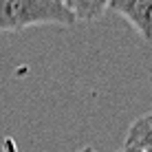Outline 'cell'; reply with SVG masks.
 I'll return each mask as SVG.
<instances>
[{"label":"cell","mask_w":152,"mask_h":152,"mask_svg":"<svg viewBox=\"0 0 152 152\" xmlns=\"http://www.w3.org/2000/svg\"><path fill=\"white\" fill-rule=\"evenodd\" d=\"M77 20L64 0H0V31H24L42 24L73 27Z\"/></svg>","instance_id":"cell-1"},{"label":"cell","mask_w":152,"mask_h":152,"mask_svg":"<svg viewBox=\"0 0 152 152\" xmlns=\"http://www.w3.org/2000/svg\"><path fill=\"white\" fill-rule=\"evenodd\" d=\"M121 152H137V150H130V148H121Z\"/></svg>","instance_id":"cell-6"},{"label":"cell","mask_w":152,"mask_h":152,"mask_svg":"<svg viewBox=\"0 0 152 152\" xmlns=\"http://www.w3.org/2000/svg\"><path fill=\"white\" fill-rule=\"evenodd\" d=\"M69 11L75 15V20L82 22H95L104 15L110 0H64Z\"/></svg>","instance_id":"cell-4"},{"label":"cell","mask_w":152,"mask_h":152,"mask_svg":"<svg viewBox=\"0 0 152 152\" xmlns=\"http://www.w3.org/2000/svg\"><path fill=\"white\" fill-rule=\"evenodd\" d=\"M75 152H97L93 145H84V148H80V150H75Z\"/></svg>","instance_id":"cell-5"},{"label":"cell","mask_w":152,"mask_h":152,"mask_svg":"<svg viewBox=\"0 0 152 152\" xmlns=\"http://www.w3.org/2000/svg\"><path fill=\"white\" fill-rule=\"evenodd\" d=\"M119 152H121V150H119Z\"/></svg>","instance_id":"cell-7"},{"label":"cell","mask_w":152,"mask_h":152,"mask_svg":"<svg viewBox=\"0 0 152 152\" xmlns=\"http://www.w3.org/2000/svg\"><path fill=\"white\" fill-rule=\"evenodd\" d=\"M108 11L121 15L145 42H152V0H110Z\"/></svg>","instance_id":"cell-2"},{"label":"cell","mask_w":152,"mask_h":152,"mask_svg":"<svg viewBox=\"0 0 152 152\" xmlns=\"http://www.w3.org/2000/svg\"><path fill=\"white\" fill-rule=\"evenodd\" d=\"M124 148L137 152H152V110L137 117L130 124L124 139Z\"/></svg>","instance_id":"cell-3"}]
</instances>
